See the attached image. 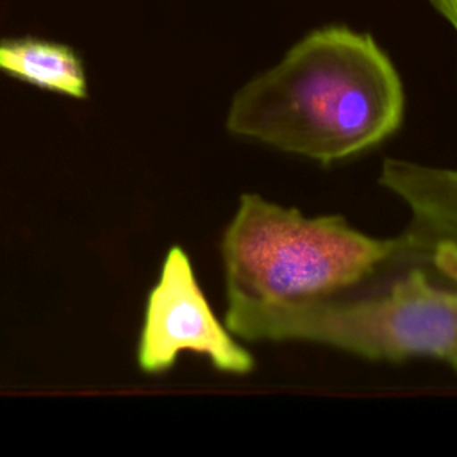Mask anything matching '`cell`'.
<instances>
[{"label":"cell","instance_id":"cell-7","mask_svg":"<svg viewBox=\"0 0 457 457\" xmlns=\"http://www.w3.org/2000/svg\"><path fill=\"white\" fill-rule=\"evenodd\" d=\"M428 4L453 29L457 36V0H428Z\"/></svg>","mask_w":457,"mask_h":457},{"label":"cell","instance_id":"cell-2","mask_svg":"<svg viewBox=\"0 0 457 457\" xmlns=\"http://www.w3.org/2000/svg\"><path fill=\"white\" fill-rule=\"evenodd\" d=\"M223 321L248 343H311L375 362L432 359L457 373V289L436 286L420 268L362 298L262 303L227 296Z\"/></svg>","mask_w":457,"mask_h":457},{"label":"cell","instance_id":"cell-1","mask_svg":"<svg viewBox=\"0 0 457 457\" xmlns=\"http://www.w3.org/2000/svg\"><path fill=\"white\" fill-rule=\"evenodd\" d=\"M405 105L402 77L375 37L327 25L307 32L234 93L225 129L332 166L393 137Z\"/></svg>","mask_w":457,"mask_h":457},{"label":"cell","instance_id":"cell-4","mask_svg":"<svg viewBox=\"0 0 457 457\" xmlns=\"http://www.w3.org/2000/svg\"><path fill=\"white\" fill-rule=\"evenodd\" d=\"M180 352H195L227 375L255 370L253 353L212 311L187 252L173 245L150 289L137 343V364L145 373H164Z\"/></svg>","mask_w":457,"mask_h":457},{"label":"cell","instance_id":"cell-5","mask_svg":"<svg viewBox=\"0 0 457 457\" xmlns=\"http://www.w3.org/2000/svg\"><path fill=\"white\" fill-rule=\"evenodd\" d=\"M377 182L409 212L402 257L430 262L457 286V166L389 157Z\"/></svg>","mask_w":457,"mask_h":457},{"label":"cell","instance_id":"cell-3","mask_svg":"<svg viewBox=\"0 0 457 457\" xmlns=\"http://www.w3.org/2000/svg\"><path fill=\"white\" fill-rule=\"evenodd\" d=\"M402 252L400 236H370L341 214L307 216L250 191L220 241L225 295L262 303L339 295Z\"/></svg>","mask_w":457,"mask_h":457},{"label":"cell","instance_id":"cell-6","mask_svg":"<svg viewBox=\"0 0 457 457\" xmlns=\"http://www.w3.org/2000/svg\"><path fill=\"white\" fill-rule=\"evenodd\" d=\"M0 71L71 98L87 96L84 64L73 48L36 37L0 41Z\"/></svg>","mask_w":457,"mask_h":457}]
</instances>
